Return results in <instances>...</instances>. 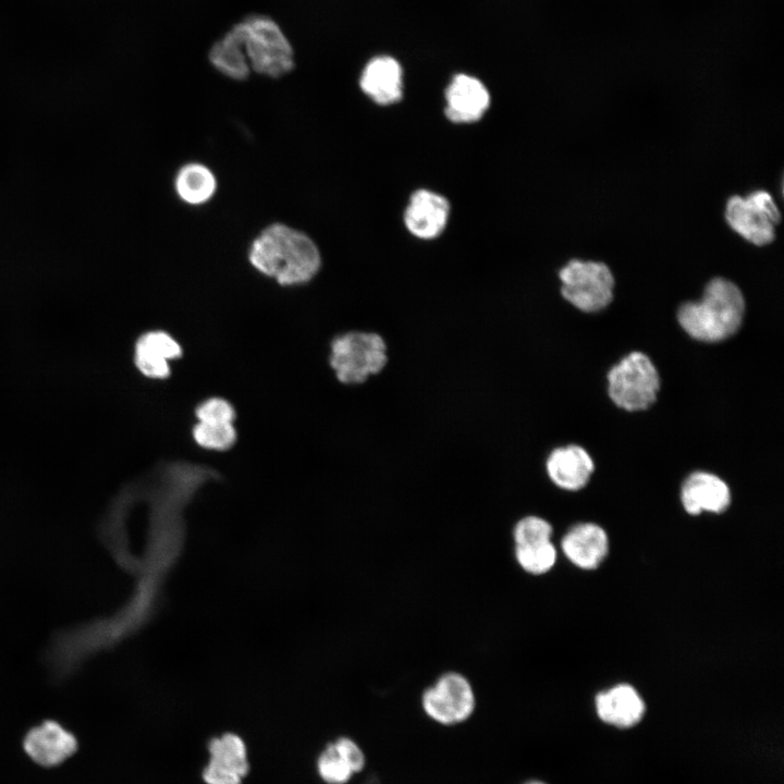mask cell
Masks as SVG:
<instances>
[{"mask_svg": "<svg viewBox=\"0 0 784 784\" xmlns=\"http://www.w3.org/2000/svg\"><path fill=\"white\" fill-rule=\"evenodd\" d=\"M248 260L261 274L286 286L309 282L321 267L320 250L314 240L280 222L268 225L253 240Z\"/></svg>", "mask_w": 784, "mask_h": 784, "instance_id": "1", "label": "cell"}, {"mask_svg": "<svg viewBox=\"0 0 784 784\" xmlns=\"http://www.w3.org/2000/svg\"><path fill=\"white\" fill-rule=\"evenodd\" d=\"M745 314L740 289L724 278H713L701 299L682 304L677 311L681 327L691 338L703 342L723 341L739 329Z\"/></svg>", "mask_w": 784, "mask_h": 784, "instance_id": "2", "label": "cell"}, {"mask_svg": "<svg viewBox=\"0 0 784 784\" xmlns=\"http://www.w3.org/2000/svg\"><path fill=\"white\" fill-rule=\"evenodd\" d=\"M233 27L242 41L252 72L280 78L295 66V50L280 24L269 15L252 13Z\"/></svg>", "mask_w": 784, "mask_h": 784, "instance_id": "3", "label": "cell"}, {"mask_svg": "<svg viewBox=\"0 0 784 784\" xmlns=\"http://www.w3.org/2000/svg\"><path fill=\"white\" fill-rule=\"evenodd\" d=\"M329 360L341 383L362 384L383 371L389 363V348L380 333L353 330L333 338Z\"/></svg>", "mask_w": 784, "mask_h": 784, "instance_id": "4", "label": "cell"}, {"mask_svg": "<svg viewBox=\"0 0 784 784\" xmlns=\"http://www.w3.org/2000/svg\"><path fill=\"white\" fill-rule=\"evenodd\" d=\"M609 396L621 408L642 411L652 405L660 388L659 372L650 358L632 352L614 365L609 373Z\"/></svg>", "mask_w": 784, "mask_h": 784, "instance_id": "5", "label": "cell"}, {"mask_svg": "<svg viewBox=\"0 0 784 784\" xmlns=\"http://www.w3.org/2000/svg\"><path fill=\"white\" fill-rule=\"evenodd\" d=\"M424 714L433 723L453 727L467 722L475 713L477 698L470 681L460 672L440 675L420 697Z\"/></svg>", "mask_w": 784, "mask_h": 784, "instance_id": "6", "label": "cell"}, {"mask_svg": "<svg viewBox=\"0 0 784 784\" xmlns=\"http://www.w3.org/2000/svg\"><path fill=\"white\" fill-rule=\"evenodd\" d=\"M559 277L562 296L581 311H599L613 299L614 277L604 262L572 259Z\"/></svg>", "mask_w": 784, "mask_h": 784, "instance_id": "7", "label": "cell"}, {"mask_svg": "<svg viewBox=\"0 0 784 784\" xmlns=\"http://www.w3.org/2000/svg\"><path fill=\"white\" fill-rule=\"evenodd\" d=\"M724 217L730 228L747 242L765 246L775 238V228L781 212L764 189H757L743 197L731 196L725 205Z\"/></svg>", "mask_w": 784, "mask_h": 784, "instance_id": "8", "label": "cell"}, {"mask_svg": "<svg viewBox=\"0 0 784 784\" xmlns=\"http://www.w3.org/2000/svg\"><path fill=\"white\" fill-rule=\"evenodd\" d=\"M209 762L203 771L206 784H242L249 762L244 740L233 733L212 738L208 746Z\"/></svg>", "mask_w": 784, "mask_h": 784, "instance_id": "9", "label": "cell"}, {"mask_svg": "<svg viewBox=\"0 0 784 784\" xmlns=\"http://www.w3.org/2000/svg\"><path fill=\"white\" fill-rule=\"evenodd\" d=\"M367 767L363 747L348 736L331 740L317 759V771L326 784H347Z\"/></svg>", "mask_w": 784, "mask_h": 784, "instance_id": "10", "label": "cell"}, {"mask_svg": "<svg viewBox=\"0 0 784 784\" xmlns=\"http://www.w3.org/2000/svg\"><path fill=\"white\" fill-rule=\"evenodd\" d=\"M566 559L583 569H595L609 552V538L602 527L593 523H580L569 528L561 540Z\"/></svg>", "mask_w": 784, "mask_h": 784, "instance_id": "11", "label": "cell"}, {"mask_svg": "<svg viewBox=\"0 0 784 784\" xmlns=\"http://www.w3.org/2000/svg\"><path fill=\"white\" fill-rule=\"evenodd\" d=\"M450 213L448 200L431 191H416L404 213L408 231L424 240L437 237L444 230Z\"/></svg>", "mask_w": 784, "mask_h": 784, "instance_id": "12", "label": "cell"}, {"mask_svg": "<svg viewBox=\"0 0 784 784\" xmlns=\"http://www.w3.org/2000/svg\"><path fill=\"white\" fill-rule=\"evenodd\" d=\"M445 114L456 123L478 121L487 111L490 95L486 86L476 77L457 74L445 90Z\"/></svg>", "mask_w": 784, "mask_h": 784, "instance_id": "13", "label": "cell"}, {"mask_svg": "<svg viewBox=\"0 0 784 784\" xmlns=\"http://www.w3.org/2000/svg\"><path fill=\"white\" fill-rule=\"evenodd\" d=\"M681 501L690 515H699L703 511L718 514L730 506L731 491L718 476L695 471L683 482Z\"/></svg>", "mask_w": 784, "mask_h": 784, "instance_id": "14", "label": "cell"}, {"mask_svg": "<svg viewBox=\"0 0 784 784\" xmlns=\"http://www.w3.org/2000/svg\"><path fill=\"white\" fill-rule=\"evenodd\" d=\"M593 462L579 445L569 444L552 450L546 460L549 479L559 488L576 491L584 488L593 471Z\"/></svg>", "mask_w": 784, "mask_h": 784, "instance_id": "15", "label": "cell"}, {"mask_svg": "<svg viewBox=\"0 0 784 784\" xmlns=\"http://www.w3.org/2000/svg\"><path fill=\"white\" fill-rule=\"evenodd\" d=\"M596 711L604 723L628 728L640 722L646 706L638 691L628 684H618L601 691L595 699Z\"/></svg>", "mask_w": 784, "mask_h": 784, "instance_id": "16", "label": "cell"}, {"mask_svg": "<svg viewBox=\"0 0 784 784\" xmlns=\"http://www.w3.org/2000/svg\"><path fill=\"white\" fill-rule=\"evenodd\" d=\"M359 85L379 105L397 102L402 98V68L392 57H376L364 68Z\"/></svg>", "mask_w": 784, "mask_h": 784, "instance_id": "17", "label": "cell"}, {"mask_svg": "<svg viewBox=\"0 0 784 784\" xmlns=\"http://www.w3.org/2000/svg\"><path fill=\"white\" fill-rule=\"evenodd\" d=\"M182 348L170 334L149 331L135 345V364L148 378L164 379L170 375L169 360L180 357Z\"/></svg>", "mask_w": 784, "mask_h": 784, "instance_id": "18", "label": "cell"}, {"mask_svg": "<svg viewBox=\"0 0 784 784\" xmlns=\"http://www.w3.org/2000/svg\"><path fill=\"white\" fill-rule=\"evenodd\" d=\"M27 755L41 765H54L77 748L75 737L54 722L32 730L24 740Z\"/></svg>", "mask_w": 784, "mask_h": 784, "instance_id": "19", "label": "cell"}, {"mask_svg": "<svg viewBox=\"0 0 784 784\" xmlns=\"http://www.w3.org/2000/svg\"><path fill=\"white\" fill-rule=\"evenodd\" d=\"M208 60L215 70L233 81H244L252 73L242 41L233 26L211 45Z\"/></svg>", "mask_w": 784, "mask_h": 784, "instance_id": "20", "label": "cell"}, {"mask_svg": "<svg viewBox=\"0 0 784 784\" xmlns=\"http://www.w3.org/2000/svg\"><path fill=\"white\" fill-rule=\"evenodd\" d=\"M174 187L181 200L198 206L211 199L217 191V179L205 164L191 162L176 173Z\"/></svg>", "mask_w": 784, "mask_h": 784, "instance_id": "21", "label": "cell"}, {"mask_svg": "<svg viewBox=\"0 0 784 784\" xmlns=\"http://www.w3.org/2000/svg\"><path fill=\"white\" fill-rule=\"evenodd\" d=\"M518 566L530 575L548 573L556 562L558 552L551 540L531 544L514 546Z\"/></svg>", "mask_w": 784, "mask_h": 784, "instance_id": "22", "label": "cell"}, {"mask_svg": "<svg viewBox=\"0 0 784 784\" xmlns=\"http://www.w3.org/2000/svg\"><path fill=\"white\" fill-rule=\"evenodd\" d=\"M193 438L204 449L224 451L234 444L236 431L233 424L198 421L193 429Z\"/></svg>", "mask_w": 784, "mask_h": 784, "instance_id": "23", "label": "cell"}, {"mask_svg": "<svg viewBox=\"0 0 784 784\" xmlns=\"http://www.w3.org/2000/svg\"><path fill=\"white\" fill-rule=\"evenodd\" d=\"M514 546L531 544L551 540V524L537 515H527L516 522L513 528Z\"/></svg>", "mask_w": 784, "mask_h": 784, "instance_id": "24", "label": "cell"}, {"mask_svg": "<svg viewBox=\"0 0 784 784\" xmlns=\"http://www.w3.org/2000/svg\"><path fill=\"white\" fill-rule=\"evenodd\" d=\"M195 414L198 421L207 424H233L235 419L233 406L221 397H210L201 402Z\"/></svg>", "mask_w": 784, "mask_h": 784, "instance_id": "25", "label": "cell"}, {"mask_svg": "<svg viewBox=\"0 0 784 784\" xmlns=\"http://www.w3.org/2000/svg\"><path fill=\"white\" fill-rule=\"evenodd\" d=\"M520 784H547V783H544V782H542V781H540V780H535V779H532V780L524 781V782L520 783Z\"/></svg>", "mask_w": 784, "mask_h": 784, "instance_id": "26", "label": "cell"}]
</instances>
